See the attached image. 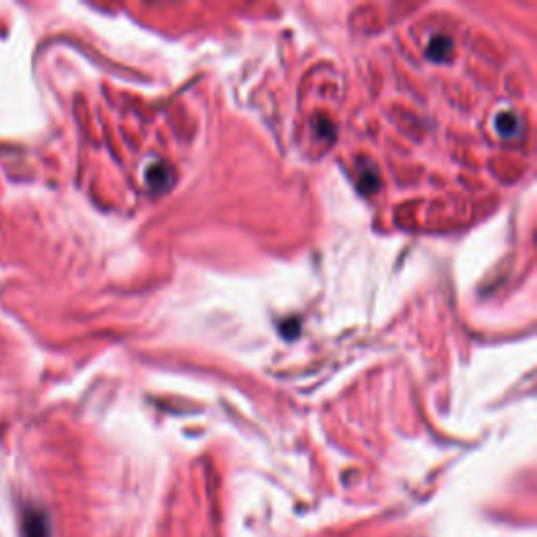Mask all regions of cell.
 I'll list each match as a JSON object with an SVG mask.
<instances>
[{"instance_id":"6da1fadb","label":"cell","mask_w":537,"mask_h":537,"mask_svg":"<svg viewBox=\"0 0 537 537\" xmlns=\"http://www.w3.org/2000/svg\"><path fill=\"white\" fill-rule=\"evenodd\" d=\"M23 537H51V525L44 512L30 510L23 517Z\"/></svg>"},{"instance_id":"7a4b0ae2","label":"cell","mask_w":537,"mask_h":537,"mask_svg":"<svg viewBox=\"0 0 537 537\" xmlns=\"http://www.w3.org/2000/svg\"><path fill=\"white\" fill-rule=\"evenodd\" d=\"M449 51H452V40L446 36H435L426 46V55L430 57V59L443 61L449 57Z\"/></svg>"},{"instance_id":"3957f363","label":"cell","mask_w":537,"mask_h":537,"mask_svg":"<svg viewBox=\"0 0 537 537\" xmlns=\"http://www.w3.org/2000/svg\"><path fill=\"white\" fill-rule=\"evenodd\" d=\"M495 126H498L501 137H517L518 129H521V122H518V115L512 112L500 114L498 120H495Z\"/></svg>"},{"instance_id":"277c9868","label":"cell","mask_w":537,"mask_h":537,"mask_svg":"<svg viewBox=\"0 0 537 537\" xmlns=\"http://www.w3.org/2000/svg\"><path fill=\"white\" fill-rule=\"evenodd\" d=\"M169 169H166L164 164H155L149 166L147 170V183L152 189H164L169 187Z\"/></svg>"}]
</instances>
